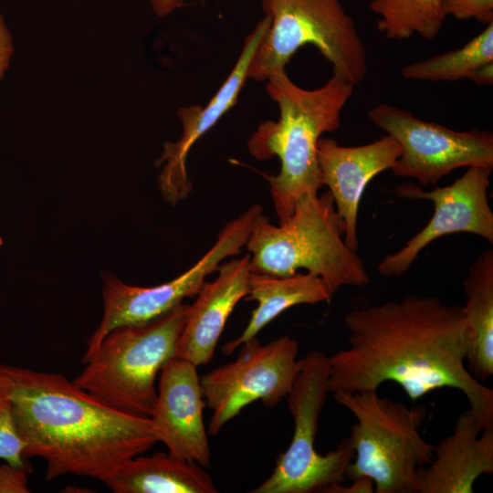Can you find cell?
<instances>
[{
	"instance_id": "obj_9",
	"label": "cell",
	"mask_w": 493,
	"mask_h": 493,
	"mask_svg": "<svg viewBox=\"0 0 493 493\" xmlns=\"http://www.w3.org/2000/svg\"><path fill=\"white\" fill-rule=\"evenodd\" d=\"M261 213L263 207L254 204L226 223L211 248L189 269L168 282L137 287L127 285L114 276H104L102 320L90 336L83 358L115 328L150 322L172 310L185 298L195 297L208 275L217 271L225 259L241 253Z\"/></svg>"
},
{
	"instance_id": "obj_28",
	"label": "cell",
	"mask_w": 493,
	"mask_h": 493,
	"mask_svg": "<svg viewBox=\"0 0 493 493\" xmlns=\"http://www.w3.org/2000/svg\"><path fill=\"white\" fill-rule=\"evenodd\" d=\"M153 12L165 17L184 5V0H149Z\"/></svg>"
},
{
	"instance_id": "obj_30",
	"label": "cell",
	"mask_w": 493,
	"mask_h": 493,
	"mask_svg": "<svg viewBox=\"0 0 493 493\" xmlns=\"http://www.w3.org/2000/svg\"><path fill=\"white\" fill-rule=\"evenodd\" d=\"M3 244L2 238L0 237V246Z\"/></svg>"
},
{
	"instance_id": "obj_16",
	"label": "cell",
	"mask_w": 493,
	"mask_h": 493,
	"mask_svg": "<svg viewBox=\"0 0 493 493\" xmlns=\"http://www.w3.org/2000/svg\"><path fill=\"white\" fill-rule=\"evenodd\" d=\"M493 473V427L480 425L467 409L450 435L434 447V458L416 475V493H472L477 479Z\"/></svg>"
},
{
	"instance_id": "obj_8",
	"label": "cell",
	"mask_w": 493,
	"mask_h": 493,
	"mask_svg": "<svg viewBox=\"0 0 493 493\" xmlns=\"http://www.w3.org/2000/svg\"><path fill=\"white\" fill-rule=\"evenodd\" d=\"M329 357L311 351L302 363L287 395L294 422L292 439L277 459L271 475L252 493H333L345 480L354 453L348 437L324 455L315 448L320 413L329 389Z\"/></svg>"
},
{
	"instance_id": "obj_24",
	"label": "cell",
	"mask_w": 493,
	"mask_h": 493,
	"mask_svg": "<svg viewBox=\"0 0 493 493\" xmlns=\"http://www.w3.org/2000/svg\"><path fill=\"white\" fill-rule=\"evenodd\" d=\"M445 16L457 20L475 19L481 24L493 22V0H441Z\"/></svg>"
},
{
	"instance_id": "obj_7",
	"label": "cell",
	"mask_w": 493,
	"mask_h": 493,
	"mask_svg": "<svg viewBox=\"0 0 493 493\" xmlns=\"http://www.w3.org/2000/svg\"><path fill=\"white\" fill-rule=\"evenodd\" d=\"M270 18L249 66L248 79L267 81L286 70L294 54L311 44L353 87L368 70L367 52L353 19L340 0H261Z\"/></svg>"
},
{
	"instance_id": "obj_10",
	"label": "cell",
	"mask_w": 493,
	"mask_h": 493,
	"mask_svg": "<svg viewBox=\"0 0 493 493\" xmlns=\"http://www.w3.org/2000/svg\"><path fill=\"white\" fill-rule=\"evenodd\" d=\"M237 358L200 377L203 397L212 412L208 432L217 435L251 403L272 408L286 398L302 363L296 340L284 335L262 344L257 337L240 345Z\"/></svg>"
},
{
	"instance_id": "obj_14",
	"label": "cell",
	"mask_w": 493,
	"mask_h": 493,
	"mask_svg": "<svg viewBox=\"0 0 493 493\" xmlns=\"http://www.w3.org/2000/svg\"><path fill=\"white\" fill-rule=\"evenodd\" d=\"M197 366L175 356L160 372L153 411L149 417L157 441L181 460L211 467V450L204 423Z\"/></svg>"
},
{
	"instance_id": "obj_17",
	"label": "cell",
	"mask_w": 493,
	"mask_h": 493,
	"mask_svg": "<svg viewBox=\"0 0 493 493\" xmlns=\"http://www.w3.org/2000/svg\"><path fill=\"white\" fill-rule=\"evenodd\" d=\"M217 277L205 282L192 305L177 344V356L197 367L214 357L226 323L236 304L247 295L250 255L222 263Z\"/></svg>"
},
{
	"instance_id": "obj_18",
	"label": "cell",
	"mask_w": 493,
	"mask_h": 493,
	"mask_svg": "<svg viewBox=\"0 0 493 493\" xmlns=\"http://www.w3.org/2000/svg\"><path fill=\"white\" fill-rule=\"evenodd\" d=\"M333 292L320 278L307 273L290 277H275L251 271L246 300H256L248 323L242 333L222 347L230 354L257 333L286 309L301 304L329 301Z\"/></svg>"
},
{
	"instance_id": "obj_1",
	"label": "cell",
	"mask_w": 493,
	"mask_h": 493,
	"mask_svg": "<svg viewBox=\"0 0 493 493\" xmlns=\"http://www.w3.org/2000/svg\"><path fill=\"white\" fill-rule=\"evenodd\" d=\"M348 347L329 357V393L377 390L396 383L412 400L453 388L480 425L493 427V390L466 365L470 329L463 309L435 296L408 295L350 311Z\"/></svg>"
},
{
	"instance_id": "obj_29",
	"label": "cell",
	"mask_w": 493,
	"mask_h": 493,
	"mask_svg": "<svg viewBox=\"0 0 493 493\" xmlns=\"http://www.w3.org/2000/svg\"><path fill=\"white\" fill-rule=\"evenodd\" d=\"M477 85H492L493 63H488L480 68L470 79Z\"/></svg>"
},
{
	"instance_id": "obj_27",
	"label": "cell",
	"mask_w": 493,
	"mask_h": 493,
	"mask_svg": "<svg viewBox=\"0 0 493 493\" xmlns=\"http://www.w3.org/2000/svg\"><path fill=\"white\" fill-rule=\"evenodd\" d=\"M374 492V484L372 480L366 477L352 480L351 486H337L333 493H372Z\"/></svg>"
},
{
	"instance_id": "obj_21",
	"label": "cell",
	"mask_w": 493,
	"mask_h": 493,
	"mask_svg": "<svg viewBox=\"0 0 493 493\" xmlns=\"http://www.w3.org/2000/svg\"><path fill=\"white\" fill-rule=\"evenodd\" d=\"M493 63V22L463 47L407 64L404 79L433 82L468 79L483 66Z\"/></svg>"
},
{
	"instance_id": "obj_23",
	"label": "cell",
	"mask_w": 493,
	"mask_h": 493,
	"mask_svg": "<svg viewBox=\"0 0 493 493\" xmlns=\"http://www.w3.org/2000/svg\"><path fill=\"white\" fill-rule=\"evenodd\" d=\"M25 446L16 430L9 401L0 391V459L10 464L27 467Z\"/></svg>"
},
{
	"instance_id": "obj_3",
	"label": "cell",
	"mask_w": 493,
	"mask_h": 493,
	"mask_svg": "<svg viewBox=\"0 0 493 493\" xmlns=\"http://www.w3.org/2000/svg\"><path fill=\"white\" fill-rule=\"evenodd\" d=\"M353 88L335 73L315 89L297 86L286 70L267 80L266 91L277 102L279 118L261 122L248 139L247 149L258 161L275 156L280 161L278 173L267 177L279 223L292 215L301 197L318 194L323 186L318 142L323 133L339 129Z\"/></svg>"
},
{
	"instance_id": "obj_26",
	"label": "cell",
	"mask_w": 493,
	"mask_h": 493,
	"mask_svg": "<svg viewBox=\"0 0 493 493\" xmlns=\"http://www.w3.org/2000/svg\"><path fill=\"white\" fill-rule=\"evenodd\" d=\"M14 53V43L10 30L0 13V82L9 68Z\"/></svg>"
},
{
	"instance_id": "obj_11",
	"label": "cell",
	"mask_w": 493,
	"mask_h": 493,
	"mask_svg": "<svg viewBox=\"0 0 493 493\" xmlns=\"http://www.w3.org/2000/svg\"><path fill=\"white\" fill-rule=\"evenodd\" d=\"M367 114L400 144L401 154L391 168L394 175L429 186L458 168H493V134L488 131H454L387 103L375 105Z\"/></svg>"
},
{
	"instance_id": "obj_22",
	"label": "cell",
	"mask_w": 493,
	"mask_h": 493,
	"mask_svg": "<svg viewBox=\"0 0 493 493\" xmlns=\"http://www.w3.org/2000/svg\"><path fill=\"white\" fill-rule=\"evenodd\" d=\"M369 7L378 16V30L390 39L418 35L433 40L446 18L441 0H372Z\"/></svg>"
},
{
	"instance_id": "obj_15",
	"label": "cell",
	"mask_w": 493,
	"mask_h": 493,
	"mask_svg": "<svg viewBox=\"0 0 493 493\" xmlns=\"http://www.w3.org/2000/svg\"><path fill=\"white\" fill-rule=\"evenodd\" d=\"M401 154L398 142L390 135L360 146H341L330 138L318 142L322 184L329 187L336 210L344 224V241L357 251L358 213L369 182L393 167Z\"/></svg>"
},
{
	"instance_id": "obj_19",
	"label": "cell",
	"mask_w": 493,
	"mask_h": 493,
	"mask_svg": "<svg viewBox=\"0 0 493 493\" xmlns=\"http://www.w3.org/2000/svg\"><path fill=\"white\" fill-rule=\"evenodd\" d=\"M103 483L115 493H216L203 467L158 452L137 456Z\"/></svg>"
},
{
	"instance_id": "obj_2",
	"label": "cell",
	"mask_w": 493,
	"mask_h": 493,
	"mask_svg": "<svg viewBox=\"0 0 493 493\" xmlns=\"http://www.w3.org/2000/svg\"><path fill=\"white\" fill-rule=\"evenodd\" d=\"M25 456L46 463V479L65 475L103 482L158 442L149 417L118 411L57 372L0 364Z\"/></svg>"
},
{
	"instance_id": "obj_12",
	"label": "cell",
	"mask_w": 493,
	"mask_h": 493,
	"mask_svg": "<svg viewBox=\"0 0 493 493\" xmlns=\"http://www.w3.org/2000/svg\"><path fill=\"white\" fill-rule=\"evenodd\" d=\"M491 167H468L453 184L425 191L414 184L399 185V197L429 200L434 215L418 233L398 251L386 255L377 266L383 277L403 276L417 259L420 252L435 240L447 235L469 233L493 243V212L488 189Z\"/></svg>"
},
{
	"instance_id": "obj_13",
	"label": "cell",
	"mask_w": 493,
	"mask_h": 493,
	"mask_svg": "<svg viewBox=\"0 0 493 493\" xmlns=\"http://www.w3.org/2000/svg\"><path fill=\"white\" fill-rule=\"evenodd\" d=\"M270 24L268 16L256 25L246 37L241 52L226 80L205 105L180 107L177 110L183 131L174 142H167L156 164L162 166L159 188L164 200L174 205L186 198L192 190L187 173V158L194 143L237 102L246 80L252 58Z\"/></svg>"
},
{
	"instance_id": "obj_5",
	"label": "cell",
	"mask_w": 493,
	"mask_h": 493,
	"mask_svg": "<svg viewBox=\"0 0 493 493\" xmlns=\"http://www.w3.org/2000/svg\"><path fill=\"white\" fill-rule=\"evenodd\" d=\"M188 309L181 303L150 322L110 330L82 359L86 365L74 383L118 411L150 417L157 398L156 377L177 356Z\"/></svg>"
},
{
	"instance_id": "obj_4",
	"label": "cell",
	"mask_w": 493,
	"mask_h": 493,
	"mask_svg": "<svg viewBox=\"0 0 493 493\" xmlns=\"http://www.w3.org/2000/svg\"><path fill=\"white\" fill-rule=\"evenodd\" d=\"M343 236L344 224L327 191L301 197L292 215L278 226L261 213L245 246L251 271L290 277L304 268L323 279L334 294L341 287L369 282L362 259Z\"/></svg>"
},
{
	"instance_id": "obj_20",
	"label": "cell",
	"mask_w": 493,
	"mask_h": 493,
	"mask_svg": "<svg viewBox=\"0 0 493 493\" xmlns=\"http://www.w3.org/2000/svg\"><path fill=\"white\" fill-rule=\"evenodd\" d=\"M462 307L470 329L466 365L479 382L493 375V251L482 252L463 281Z\"/></svg>"
},
{
	"instance_id": "obj_6",
	"label": "cell",
	"mask_w": 493,
	"mask_h": 493,
	"mask_svg": "<svg viewBox=\"0 0 493 493\" xmlns=\"http://www.w3.org/2000/svg\"><path fill=\"white\" fill-rule=\"evenodd\" d=\"M332 396L356 419L348 437L354 459L345 477L370 478L376 493H416L417 470L434 458L435 446L420 432L426 407L382 397L377 390Z\"/></svg>"
},
{
	"instance_id": "obj_25",
	"label": "cell",
	"mask_w": 493,
	"mask_h": 493,
	"mask_svg": "<svg viewBox=\"0 0 493 493\" xmlns=\"http://www.w3.org/2000/svg\"><path fill=\"white\" fill-rule=\"evenodd\" d=\"M28 467L8 462L0 465V493H28Z\"/></svg>"
}]
</instances>
